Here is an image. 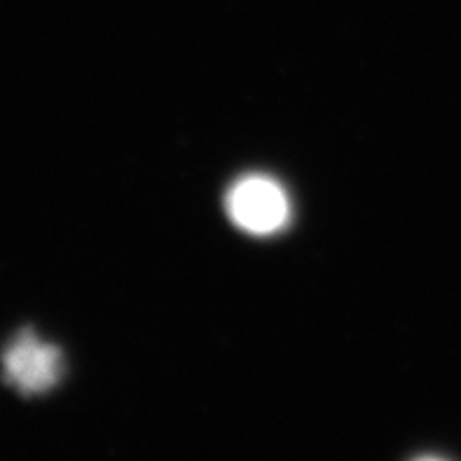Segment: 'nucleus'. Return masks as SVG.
Segmentation results:
<instances>
[{"instance_id": "1", "label": "nucleus", "mask_w": 461, "mask_h": 461, "mask_svg": "<svg viewBox=\"0 0 461 461\" xmlns=\"http://www.w3.org/2000/svg\"><path fill=\"white\" fill-rule=\"evenodd\" d=\"M230 221L240 230L258 237L279 232L291 218L286 190L269 176H244L230 187L225 197Z\"/></svg>"}, {"instance_id": "2", "label": "nucleus", "mask_w": 461, "mask_h": 461, "mask_svg": "<svg viewBox=\"0 0 461 461\" xmlns=\"http://www.w3.org/2000/svg\"><path fill=\"white\" fill-rule=\"evenodd\" d=\"M61 351L38 338L33 330H22L3 351V375L23 396L50 392L61 380Z\"/></svg>"}, {"instance_id": "3", "label": "nucleus", "mask_w": 461, "mask_h": 461, "mask_svg": "<svg viewBox=\"0 0 461 461\" xmlns=\"http://www.w3.org/2000/svg\"><path fill=\"white\" fill-rule=\"evenodd\" d=\"M417 461H443V459H436V456H424V459H417Z\"/></svg>"}]
</instances>
